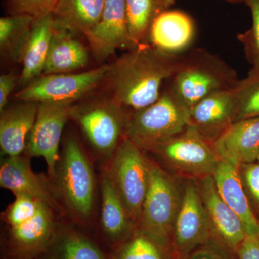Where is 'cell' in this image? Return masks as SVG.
I'll use <instances>...</instances> for the list:
<instances>
[{
  "mask_svg": "<svg viewBox=\"0 0 259 259\" xmlns=\"http://www.w3.org/2000/svg\"><path fill=\"white\" fill-rule=\"evenodd\" d=\"M105 0H59L52 13L54 28L84 35L101 18Z\"/></svg>",
  "mask_w": 259,
  "mask_h": 259,
  "instance_id": "cb8c5ba5",
  "label": "cell"
},
{
  "mask_svg": "<svg viewBox=\"0 0 259 259\" xmlns=\"http://www.w3.org/2000/svg\"><path fill=\"white\" fill-rule=\"evenodd\" d=\"M110 64L81 73L42 74L15 93L21 101L74 105L105 83Z\"/></svg>",
  "mask_w": 259,
  "mask_h": 259,
  "instance_id": "ba28073f",
  "label": "cell"
},
{
  "mask_svg": "<svg viewBox=\"0 0 259 259\" xmlns=\"http://www.w3.org/2000/svg\"><path fill=\"white\" fill-rule=\"evenodd\" d=\"M239 81L236 71L221 58L205 49H194L180 54L166 88L190 110L205 97L233 88Z\"/></svg>",
  "mask_w": 259,
  "mask_h": 259,
  "instance_id": "3957f363",
  "label": "cell"
},
{
  "mask_svg": "<svg viewBox=\"0 0 259 259\" xmlns=\"http://www.w3.org/2000/svg\"><path fill=\"white\" fill-rule=\"evenodd\" d=\"M51 259H105L100 248L79 232L72 230L56 234Z\"/></svg>",
  "mask_w": 259,
  "mask_h": 259,
  "instance_id": "4316f807",
  "label": "cell"
},
{
  "mask_svg": "<svg viewBox=\"0 0 259 259\" xmlns=\"http://www.w3.org/2000/svg\"><path fill=\"white\" fill-rule=\"evenodd\" d=\"M0 186L15 194H25L45 202L58 214L65 212L50 179L32 171L28 156L3 157Z\"/></svg>",
  "mask_w": 259,
  "mask_h": 259,
  "instance_id": "4fadbf2b",
  "label": "cell"
},
{
  "mask_svg": "<svg viewBox=\"0 0 259 259\" xmlns=\"http://www.w3.org/2000/svg\"><path fill=\"white\" fill-rule=\"evenodd\" d=\"M127 115V110L108 95L82 100L71 107V120L79 126L105 168L125 137Z\"/></svg>",
  "mask_w": 259,
  "mask_h": 259,
  "instance_id": "277c9868",
  "label": "cell"
},
{
  "mask_svg": "<svg viewBox=\"0 0 259 259\" xmlns=\"http://www.w3.org/2000/svg\"><path fill=\"white\" fill-rule=\"evenodd\" d=\"M59 0H4L9 15H27L37 19L52 14Z\"/></svg>",
  "mask_w": 259,
  "mask_h": 259,
  "instance_id": "4dcf8cb0",
  "label": "cell"
},
{
  "mask_svg": "<svg viewBox=\"0 0 259 259\" xmlns=\"http://www.w3.org/2000/svg\"><path fill=\"white\" fill-rule=\"evenodd\" d=\"M25 259H31V258H30V257H29V258H25Z\"/></svg>",
  "mask_w": 259,
  "mask_h": 259,
  "instance_id": "f35d334b",
  "label": "cell"
},
{
  "mask_svg": "<svg viewBox=\"0 0 259 259\" xmlns=\"http://www.w3.org/2000/svg\"><path fill=\"white\" fill-rule=\"evenodd\" d=\"M244 3L251 13L252 25L249 30L238 35V40L243 44L252 68L259 69V0H244Z\"/></svg>",
  "mask_w": 259,
  "mask_h": 259,
  "instance_id": "f546056e",
  "label": "cell"
},
{
  "mask_svg": "<svg viewBox=\"0 0 259 259\" xmlns=\"http://www.w3.org/2000/svg\"><path fill=\"white\" fill-rule=\"evenodd\" d=\"M209 242L191 252L187 259H228L222 250Z\"/></svg>",
  "mask_w": 259,
  "mask_h": 259,
  "instance_id": "e575fe53",
  "label": "cell"
},
{
  "mask_svg": "<svg viewBox=\"0 0 259 259\" xmlns=\"http://www.w3.org/2000/svg\"><path fill=\"white\" fill-rule=\"evenodd\" d=\"M76 36L67 30L54 28L42 74H69L88 66V49Z\"/></svg>",
  "mask_w": 259,
  "mask_h": 259,
  "instance_id": "7402d4cb",
  "label": "cell"
},
{
  "mask_svg": "<svg viewBox=\"0 0 259 259\" xmlns=\"http://www.w3.org/2000/svg\"><path fill=\"white\" fill-rule=\"evenodd\" d=\"M195 33V23L190 15L181 10H168L153 22L147 42L166 54L180 55L188 50Z\"/></svg>",
  "mask_w": 259,
  "mask_h": 259,
  "instance_id": "d6986e66",
  "label": "cell"
},
{
  "mask_svg": "<svg viewBox=\"0 0 259 259\" xmlns=\"http://www.w3.org/2000/svg\"><path fill=\"white\" fill-rule=\"evenodd\" d=\"M133 221L139 226L150 185V159L145 151L124 138L105 168Z\"/></svg>",
  "mask_w": 259,
  "mask_h": 259,
  "instance_id": "52a82bcc",
  "label": "cell"
},
{
  "mask_svg": "<svg viewBox=\"0 0 259 259\" xmlns=\"http://www.w3.org/2000/svg\"><path fill=\"white\" fill-rule=\"evenodd\" d=\"M167 252L138 230L121 244L113 259H168Z\"/></svg>",
  "mask_w": 259,
  "mask_h": 259,
  "instance_id": "83f0119b",
  "label": "cell"
},
{
  "mask_svg": "<svg viewBox=\"0 0 259 259\" xmlns=\"http://www.w3.org/2000/svg\"><path fill=\"white\" fill-rule=\"evenodd\" d=\"M83 36L99 59H107L118 49L135 47L130 36L125 0H105L101 18Z\"/></svg>",
  "mask_w": 259,
  "mask_h": 259,
  "instance_id": "5bb4252c",
  "label": "cell"
},
{
  "mask_svg": "<svg viewBox=\"0 0 259 259\" xmlns=\"http://www.w3.org/2000/svg\"><path fill=\"white\" fill-rule=\"evenodd\" d=\"M189 115L190 110L164 88L151 105L134 111L127 110L125 137L146 152L185 131L189 126Z\"/></svg>",
  "mask_w": 259,
  "mask_h": 259,
  "instance_id": "5b68a950",
  "label": "cell"
},
{
  "mask_svg": "<svg viewBox=\"0 0 259 259\" xmlns=\"http://www.w3.org/2000/svg\"><path fill=\"white\" fill-rule=\"evenodd\" d=\"M146 152L154 153L173 169L187 176H212L219 158L212 144L189 125L175 137L153 146Z\"/></svg>",
  "mask_w": 259,
  "mask_h": 259,
  "instance_id": "9c48e42d",
  "label": "cell"
},
{
  "mask_svg": "<svg viewBox=\"0 0 259 259\" xmlns=\"http://www.w3.org/2000/svg\"><path fill=\"white\" fill-rule=\"evenodd\" d=\"M35 21L27 15H8L0 19V52L3 59L22 63Z\"/></svg>",
  "mask_w": 259,
  "mask_h": 259,
  "instance_id": "484cf974",
  "label": "cell"
},
{
  "mask_svg": "<svg viewBox=\"0 0 259 259\" xmlns=\"http://www.w3.org/2000/svg\"><path fill=\"white\" fill-rule=\"evenodd\" d=\"M257 236H258V238L259 239V221H258V233H257Z\"/></svg>",
  "mask_w": 259,
  "mask_h": 259,
  "instance_id": "8d00e7d4",
  "label": "cell"
},
{
  "mask_svg": "<svg viewBox=\"0 0 259 259\" xmlns=\"http://www.w3.org/2000/svg\"><path fill=\"white\" fill-rule=\"evenodd\" d=\"M198 187L212 232L227 248L238 250L246 236L241 220L221 198L213 176L201 178Z\"/></svg>",
  "mask_w": 259,
  "mask_h": 259,
  "instance_id": "e0dca14e",
  "label": "cell"
},
{
  "mask_svg": "<svg viewBox=\"0 0 259 259\" xmlns=\"http://www.w3.org/2000/svg\"><path fill=\"white\" fill-rule=\"evenodd\" d=\"M177 0H125L130 36L134 47L147 42L153 22Z\"/></svg>",
  "mask_w": 259,
  "mask_h": 259,
  "instance_id": "d4e9b609",
  "label": "cell"
},
{
  "mask_svg": "<svg viewBox=\"0 0 259 259\" xmlns=\"http://www.w3.org/2000/svg\"><path fill=\"white\" fill-rule=\"evenodd\" d=\"M150 167L149 188L139 231L168 251L182 197L176 181L151 160Z\"/></svg>",
  "mask_w": 259,
  "mask_h": 259,
  "instance_id": "8992f818",
  "label": "cell"
},
{
  "mask_svg": "<svg viewBox=\"0 0 259 259\" xmlns=\"http://www.w3.org/2000/svg\"><path fill=\"white\" fill-rule=\"evenodd\" d=\"M20 82V76L12 73L2 74L0 76V112L8 105L10 94Z\"/></svg>",
  "mask_w": 259,
  "mask_h": 259,
  "instance_id": "d6a6232c",
  "label": "cell"
},
{
  "mask_svg": "<svg viewBox=\"0 0 259 259\" xmlns=\"http://www.w3.org/2000/svg\"><path fill=\"white\" fill-rule=\"evenodd\" d=\"M100 221L104 234L112 244L127 241L136 226L105 170L102 177Z\"/></svg>",
  "mask_w": 259,
  "mask_h": 259,
  "instance_id": "44dd1931",
  "label": "cell"
},
{
  "mask_svg": "<svg viewBox=\"0 0 259 259\" xmlns=\"http://www.w3.org/2000/svg\"><path fill=\"white\" fill-rule=\"evenodd\" d=\"M220 161L239 168L259 156V116L236 121L212 143Z\"/></svg>",
  "mask_w": 259,
  "mask_h": 259,
  "instance_id": "2e32d148",
  "label": "cell"
},
{
  "mask_svg": "<svg viewBox=\"0 0 259 259\" xmlns=\"http://www.w3.org/2000/svg\"><path fill=\"white\" fill-rule=\"evenodd\" d=\"M212 176L218 193L241 220L246 234H257L258 221L252 210L239 168L226 161H220Z\"/></svg>",
  "mask_w": 259,
  "mask_h": 259,
  "instance_id": "ffe728a7",
  "label": "cell"
},
{
  "mask_svg": "<svg viewBox=\"0 0 259 259\" xmlns=\"http://www.w3.org/2000/svg\"><path fill=\"white\" fill-rule=\"evenodd\" d=\"M54 32L52 14L35 20L22 61L23 70L19 82L21 88L44 74Z\"/></svg>",
  "mask_w": 259,
  "mask_h": 259,
  "instance_id": "603a6c76",
  "label": "cell"
},
{
  "mask_svg": "<svg viewBox=\"0 0 259 259\" xmlns=\"http://www.w3.org/2000/svg\"><path fill=\"white\" fill-rule=\"evenodd\" d=\"M180 56L163 52L147 42L127 50L110 64L105 81L107 95L128 111L151 105L175 72Z\"/></svg>",
  "mask_w": 259,
  "mask_h": 259,
  "instance_id": "6da1fadb",
  "label": "cell"
},
{
  "mask_svg": "<svg viewBox=\"0 0 259 259\" xmlns=\"http://www.w3.org/2000/svg\"><path fill=\"white\" fill-rule=\"evenodd\" d=\"M259 116V69L252 68L238 83L236 121Z\"/></svg>",
  "mask_w": 259,
  "mask_h": 259,
  "instance_id": "f1b7e54d",
  "label": "cell"
},
{
  "mask_svg": "<svg viewBox=\"0 0 259 259\" xmlns=\"http://www.w3.org/2000/svg\"><path fill=\"white\" fill-rule=\"evenodd\" d=\"M50 180L64 210L79 222H90L96 202V179L90 158L74 135L64 139Z\"/></svg>",
  "mask_w": 259,
  "mask_h": 259,
  "instance_id": "7a4b0ae2",
  "label": "cell"
},
{
  "mask_svg": "<svg viewBox=\"0 0 259 259\" xmlns=\"http://www.w3.org/2000/svg\"><path fill=\"white\" fill-rule=\"evenodd\" d=\"M257 162H259V156H258V160H257Z\"/></svg>",
  "mask_w": 259,
  "mask_h": 259,
  "instance_id": "74e56055",
  "label": "cell"
},
{
  "mask_svg": "<svg viewBox=\"0 0 259 259\" xmlns=\"http://www.w3.org/2000/svg\"><path fill=\"white\" fill-rule=\"evenodd\" d=\"M55 213L49 204L38 201L6 223L18 252L30 257L49 247L56 234Z\"/></svg>",
  "mask_w": 259,
  "mask_h": 259,
  "instance_id": "7c38bea8",
  "label": "cell"
},
{
  "mask_svg": "<svg viewBox=\"0 0 259 259\" xmlns=\"http://www.w3.org/2000/svg\"><path fill=\"white\" fill-rule=\"evenodd\" d=\"M18 101L0 112V148L4 157L25 154L29 136L36 120L38 103Z\"/></svg>",
  "mask_w": 259,
  "mask_h": 259,
  "instance_id": "ac0fdd59",
  "label": "cell"
},
{
  "mask_svg": "<svg viewBox=\"0 0 259 259\" xmlns=\"http://www.w3.org/2000/svg\"><path fill=\"white\" fill-rule=\"evenodd\" d=\"M239 259H259V239L257 234H246L238 249Z\"/></svg>",
  "mask_w": 259,
  "mask_h": 259,
  "instance_id": "836d02e7",
  "label": "cell"
},
{
  "mask_svg": "<svg viewBox=\"0 0 259 259\" xmlns=\"http://www.w3.org/2000/svg\"><path fill=\"white\" fill-rule=\"evenodd\" d=\"M211 233L212 230L198 186L189 182L181 198L174 228L172 243L175 250L182 256L190 254L196 248L210 241Z\"/></svg>",
  "mask_w": 259,
  "mask_h": 259,
  "instance_id": "8fae6325",
  "label": "cell"
},
{
  "mask_svg": "<svg viewBox=\"0 0 259 259\" xmlns=\"http://www.w3.org/2000/svg\"><path fill=\"white\" fill-rule=\"evenodd\" d=\"M228 3H233V4H239V3H244V0H226Z\"/></svg>",
  "mask_w": 259,
  "mask_h": 259,
  "instance_id": "d590c367",
  "label": "cell"
},
{
  "mask_svg": "<svg viewBox=\"0 0 259 259\" xmlns=\"http://www.w3.org/2000/svg\"><path fill=\"white\" fill-rule=\"evenodd\" d=\"M238 83L233 88L209 95L190 110L189 125L211 144L236 121Z\"/></svg>",
  "mask_w": 259,
  "mask_h": 259,
  "instance_id": "9a60e30c",
  "label": "cell"
},
{
  "mask_svg": "<svg viewBox=\"0 0 259 259\" xmlns=\"http://www.w3.org/2000/svg\"><path fill=\"white\" fill-rule=\"evenodd\" d=\"M70 104L38 103L36 120L27 144L25 154L42 158L47 164L49 179L55 175L60 157L59 146L65 125L71 120Z\"/></svg>",
  "mask_w": 259,
  "mask_h": 259,
  "instance_id": "30bf717a",
  "label": "cell"
},
{
  "mask_svg": "<svg viewBox=\"0 0 259 259\" xmlns=\"http://www.w3.org/2000/svg\"><path fill=\"white\" fill-rule=\"evenodd\" d=\"M239 171L245 190L259 212V162L243 165Z\"/></svg>",
  "mask_w": 259,
  "mask_h": 259,
  "instance_id": "1f68e13d",
  "label": "cell"
}]
</instances>
